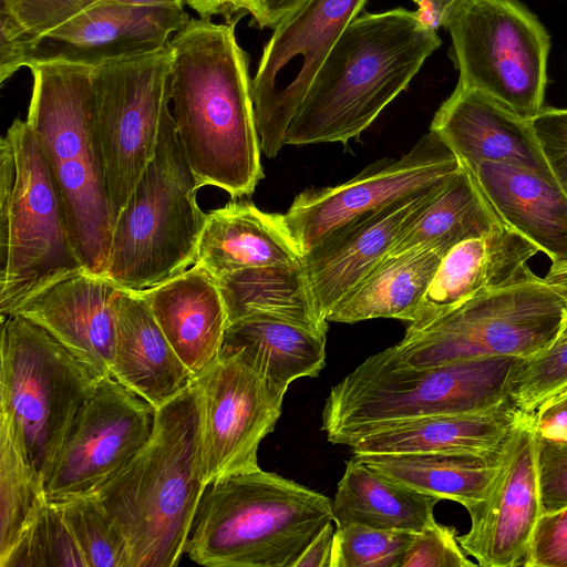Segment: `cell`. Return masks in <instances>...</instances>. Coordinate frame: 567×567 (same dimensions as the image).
Instances as JSON below:
<instances>
[{
  "instance_id": "1",
  "label": "cell",
  "mask_w": 567,
  "mask_h": 567,
  "mask_svg": "<svg viewBox=\"0 0 567 567\" xmlns=\"http://www.w3.org/2000/svg\"><path fill=\"white\" fill-rule=\"evenodd\" d=\"M236 20L189 19L169 41L172 113L192 169L203 186L231 198L264 178L247 53Z\"/></svg>"
},
{
  "instance_id": "2",
  "label": "cell",
  "mask_w": 567,
  "mask_h": 567,
  "mask_svg": "<svg viewBox=\"0 0 567 567\" xmlns=\"http://www.w3.org/2000/svg\"><path fill=\"white\" fill-rule=\"evenodd\" d=\"M441 45L421 11L357 16L342 31L293 115L285 145L358 137Z\"/></svg>"
},
{
  "instance_id": "3",
  "label": "cell",
  "mask_w": 567,
  "mask_h": 567,
  "mask_svg": "<svg viewBox=\"0 0 567 567\" xmlns=\"http://www.w3.org/2000/svg\"><path fill=\"white\" fill-rule=\"evenodd\" d=\"M207 484L194 383L156 409L137 455L94 496L124 536L131 567H173L185 553Z\"/></svg>"
},
{
  "instance_id": "4",
  "label": "cell",
  "mask_w": 567,
  "mask_h": 567,
  "mask_svg": "<svg viewBox=\"0 0 567 567\" xmlns=\"http://www.w3.org/2000/svg\"><path fill=\"white\" fill-rule=\"evenodd\" d=\"M524 361L493 355L413 368L395 361L385 349L331 388L321 430L332 444L351 446L399 421L494 410L512 400Z\"/></svg>"
},
{
  "instance_id": "5",
  "label": "cell",
  "mask_w": 567,
  "mask_h": 567,
  "mask_svg": "<svg viewBox=\"0 0 567 567\" xmlns=\"http://www.w3.org/2000/svg\"><path fill=\"white\" fill-rule=\"evenodd\" d=\"M331 522L329 497L258 468L207 485L185 553L209 567H295Z\"/></svg>"
},
{
  "instance_id": "6",
  "label": "cell",
  "mask_w": 567,
  "mask_h": 567,
  "mask_svg": "<svg viewBox=\"0 0 567 567\" xmlns=\"http://www.w3.org/2000/svg\"><path fill=\"white\" fill-rule=\"evenodd\" d=\"M29 69L27 122L48 161L84 268L105 275L114 217L93 121L92 68L47 63Z\"/></svg>"
},
{
  "instance_id": "7",
  "label": "cell",
  "mask_w": 567,
  "mask_h": 567,
  "mask_svg": "<svg viewBox=\"0 0 567 567\" xmlns=\"http://www.w3.org/2000/svg\"><path fill=\"white\" fill-rule=\"evenodd\" d=\"M200 187L168 109L154 156L115 218L105 276L143 291L192 267L207 216L197 203Z\"/></svg>"
},
{
  "instance_id": "8",
  "label": "cell",
  "mask_w": 567,
  "mask_h": 567,
  "mask_svg": "<svg viewBox=\"0 0 567 567\" xmlns=\"http://www.w3.org/2000/svg\"><path fill=\"white\" fill-rule=\"evenodd\" d=\"M0 261L2 317L51 281L84 268L45 155L21 118L0 141Z\"/></svg>"
},
{
  "instance_id": "9",
  "label": "cell",
  "mask_w": 567,
  "mask_h": 567,
  "mask_svg": "<svg viewBox=\"0 0 567 567\" xmlns=\"http://www.w3.org/2000/svg\"><path fill=\"white\" fill-rule=\"evenodd\" d=\"M563 296L534 272L481 293L388 348L401 364L427 368L482 357L529 359L557 339Z\"/></svg>"
},
{
  "instance_id": "10",
  "label": "cell",
  "mask_w": 567,
  "mask_h": 567,
  "mask_svg": "<svg viewBox=\"0 0 567 567\" xmlns=\"http://www.w3.org/2000/svg\"><path fill=\"white\" fill-rule=\"evenodd\" d=\"M2 318L1 411L45 484L73 419L102 378L40 326L16 313Z\"/></svg>"
},
{
  "instance_id": "11",
  "label": "cell",
  "mask_w": 567,
  "mask_h": 567,
  "mask_svg": "<svg viewBox=\"0 0 567 567\" xmlns=\"http://www.w3.org/2000/svg\"><path fill=\"white\" fill-rule=\"evenodd\" d=\"M458 84L530 120L543 107L550 38L518 0H467L446 28Z\"/></svg>"
},
{
  "instance_id": "12",
  "label": "cell",
  "mask_w": 567,
  "mask_h": 567,
  "mask_svg": "<svg viewBox=\"0 0 567 567\" xmlns=\"http://www.w3.org/2000/svg\"><path fill=\"white\" fill-rule=\"evenodd\" d=\"M169 43L91 70L92 112L114 221L154 156L171 109Z\"/></svg>"
},
{
  "instance_id": "13",
  "label": "cell",
  "mask_w": 567,
  "mask_h": 567,
  "mask_svg": "<svg viewBox=\"0 0 567 567\" xmlns=\"http://www.w3.org/2000/svg\"><path fill=\"white\" fill-rule=\"evenodd\" d=\"M368 0H306L275 28L251 79L261 152L275 157L313 78Z\"/></svg>"
},
{
  "instance_id": "14",
  "label": "cell",
  "mask_w": 567,
  "mask_h": 567,
  "mask_svg": "<svg viewBox=\"0 0 567 567\" xmlns=\"http://www.w3.org/2000/svg\"><path fill=\"white\" fill-rule=\"evenodd\" d=\"M461 166L451 148L430 131L400 158L381 159L336 186L305 189L281 214L282 220L303 256L341 226L443 184Z\"/></svg>"
},
{
  "instance_id": "15",
  "label": "cell",
  "mask_w": 567,
  "mask_h": 567,
  "mask_svg": "<svg viewBox=\"0 0 567 567\" xmlns=\"http://www.w3.org/2000/svg\"><path fill=\"white\" fill-rule=\"evenodd\" d=\"M156 409L113 377H104L73 419L48 481L47 499L94 494L148 442Z\"/></svg>"
},
{
  "instance_id": "16",
  "label": "cell",
  "mask_w": 567,
  "mask_h": 567,
  "mask_svg": "<svg viewBox=\"0 0 567 567\" xmlns=\"http://www.w3.org/2000/svg\"><path fill=\"white\" fill-rule=\"evenodd\" d=\"M193 383L206 484L260 468L258 449L281 415L286 392L238 355H220Z\"/></svg>"
},
{
  "instance_id": "17",
  "label": "cell",
  "mask_w": 567,
  "mask_h": 567,
  "mask_svg": "<svg viewBox=\"0 0 567 567\" xmlns=\"http://www.w3.org/2000/svg\"><path fill=\"white\" fill-rule=\"evenodd\" d=\"M189 18L183 8L99 1L0 62V82L21 68L64 63L95 68L158 51Z\"/></svg>"
},
{
  "instance_id": "18",
  "label": "cell",
  "mask_w": 567,
  "mask_h": 567,
  "mask_svg": "<svg viewBox=\"0 0 567 567\" xmlns=\"http://www.w3.org/2000/svg\"><path fill=\"white\" fill-rule=\"evenodd\" d=\"M471 527L457 536L482 567L523 566L540 516L535 464V427L527 414L496 462L483 498L465 506Z\"/></svg>"
},
{
  "instance_id": "19",
  "label": "cell",
  "mask_w": 567,
  "mask_h": 567,
  "mask_svg": "<svg viewBox=\"0 0 567 567\" xmlns=\"http://www.w3.org/2000/svg\"><path fill=\"white\" fill-rule=\"evenodd\" d=\"M447 182L362 215L303 254V267L322 319L327 320L330 311L390 254L402 231Z\"/></svg>"
},
{
  "instance_id": "20",
  "label": "cell",
  "mask_w": 567,
  "mask_h": 567,
  "mask_svg": "<svg viewBox=\"0 0 567 567\" xmlns=\"http://www.w3.org/2000/svg\"><path fill=\"white\" fill-rule=\"evenodd\" d=\"M121 289L83 268L42 287L12 313L43 328L101 378L112 377Z\"/></svg>"
},
{
  "instance_id": "21",
  "label": "cell",
  "mask_w": 567,
  "mask_h": 567,
  "mask_svg": "<svg viewBox=\"0 0 567 567\" xmlns=\"http://www.w3.org/2000/svg\"><path fill=\"white\" fill-rule=\"evenodd\" d=\"M430 131L470 171L481 162L502 163L529 169L557 185L530 120L477 90L457 83L436 111Z\"/></svg>"
},
{
  "instance_id": "22",
  "label": "cell",
  "mask_w": 567,
  "mask_h": 567,
  "mask_svg": "<svg viewBox=\"0 0 567 567\" xmlns=\"http://www.w3.org/2000/svg\"><path fill=\"white\" fill-rule=\"evenodd\" d=\"M538 251L503 223L461 241L442 258L405 331L420 330L474 297L528 276L527 261Z\"/></svg>"
},
{
  "instance_id": "23",
  "label": "cell",
  "mask_w": 567,
  "mask_h": 567,
  "mask_svg": "<svg viewBox=\"0 0 567 567\" xmlns=\"http://www.w3.org/2000/svg\"><path fill=\"white\" fill-rule=\"evenodd\" d=\"M140 292L194 379L218 360L228 315L217 280L208 271L194 264Z\"/></svg>"
},
{
  "instance_id": "24",
  "label": "cell",
  "mask_w": 567,
  "mask_h": 567,
  "mask_svg": "<svg viewBox=\"0 0 567 567\" xmlns=\"http://www.w3.org/2000/svg\"><path fill=\"white\" fill-rule=\"evenodd\" d=\"M526 415L511 400L482 413L437 414L391 423L350 447L353 454L443 452L495 461Z\"/></svg>"
},
{
  "instance_id": "25",
  "label": "cell",
  "mask_w": 567,
  "mask_h": 567,
  "mask_svg": "<svg viewBox=\"0 0 567 567\" xmlns=\"http://www.w3.org/2000/svg\"><path fill=\"white\" fill-rule=\"evenodd\" d=\"M112 377L155 409L192 385L182 362L140 291L121 289L116 297Z\"/></svg>"
},
{
  "instance_id": "26",
  "label": "cell",
  "mask_w": 567,
  "mask_h": 567,
  "mask_svg": "<svg viewBox=\"0 0 567 567\" xmlns=\"http://www.w3.org/2000/svg\"><path fill=\"white\" fill-rule=\"evenodd\" d=\"M470 172L503 224L537 246L551 265H567V196L557 185L502 163L481 162Z\"/></svg>"
},
{
  "instance_id": "27",
  "label": "cell",
  "mask_w": 567,
  "mask_h": 567,
  "mask_svg": "<svg viewBox=\"0 0 567 567\" xmlns=\"http://www.w3.org/2000/svg\"><path fill=\"white\" fill-rule=\"evenodd\" d=\"M302 258L281 214L233 198L207 213L195 264L218 279L244 269L300 262Z\"/></svg>"
},
{
  "instance_id": "28",
  "label": "cell",
  "mask_w": 567,
  "mask_h": 567,
  "mask_svg": "<svg viewBox=\"0 0 567 567\" xmlns=\"http://www.w3.org/2000/svg\"><path fill=\"white\" fill-rule=\"evenodd\" d=\"M327 333L279 318L251 315L228 323L220 355H238L287 392L300 378H316L326 365Z\"/></svg>"
},
{
  "instance_id": "29",
  "label": "cell",
  "mask_w": 567,
  "mask_h": 567,
  "mask_svg": "<svg viewBox=\"0 0 567 567\" xmlns=\"http://www.w3.org/2000/svg\"><path fill=\"white\" fill-rule=\"evenodd\" d=\"M441 499L399 483L352 456L332 501L337 527L360 524L378 529L419 533L435 522Z\"/></svg>"
},
{
  "instance_id": "30",
  "label": "cell",
  "mask_w": 567,
  "mask_h": 567,
  "mask_svg": "<svg viewBox=\"0 0 567 567\" xmlns=\"http://www.w3.org/2000/svg\"><path fill=\"white\" fill-rule=\"evenodd\" d=\"M443 257L430 248L389 254L330 311L327 321L392 318L411 322Z\"/></svg>"
},
{
  "instance_id": "31",
  "label": "cell",
  "mask_w": 567,
  "mask_h": 567,
  "mask_svg": "<svg viewBox=\"0 0 567 567\" xmlns=\"http://www.w3.org/2000/svg\"><path fill=\"white\" fill-rule=\"evenodd\" d=\"M228 323L262 315L327 333L328 321L319 315L308 277L300 262L239 270L216 279Z\"/></svg>"
},
{
  "instance_id": "32",
  "label": "cell",
  "mask_w": 567,
  "mask_h": 567,
  "mask_svg": "<svg viewBox=\"0 0 567 567\" xmlns=\"http://www.w3.org/2000/svg\"><path fill=\"white\" fill-rule=\"evenodd\" d=\"M502 224L464 165L395 240L390 254L430 248L444 256L455 245Z\"/></svg>"
},
{
  "instance_id": "33",
  "label": "cell",
  "mask_w": 567,
  "mask_h": 567,
  "mask_svg": "<svg viewBox=\"0 0 567 567\" xmlns=\"http://www.w3.org/2000/svg\"><path fill=\"white\" fill-rule=\"evenodd\" d=\"M374 471L416 491L460 503L464 507L483 498L496 462L443 452L353 454Z\"/></svg>"
},
{
  "instance_id": "34",
  "label": "cell",
  "mask_w": 567,
  "mask_h": 567,
  "mask_svg": "<svg viewBox=\"0 0 567 567\" xmlns=\"http://www.w3.org/2000/svg\"><path fill=\"white\" fill-rule=\"evenodd\" d=\"M44 484L14 426L0 413V563L47 502Z\"/></svg>"
},
{
  "instance_id": "35",
  "label": "cell",
  "mask_w": 567,
  "mask_h": 567,
  "mask_svg": "<svg viewBox=\"0 0 567 567\" xmlns=\"http://www.w3.org/2000/svg\"><path fill=\"white\" fill-rule=\"evenodd\" d=\"M86 567L60 506L47 501L0 567Z\"/></svg>"
},
{
  "instance_id": "36",
  "label": "cell",
  "mask_w": 567,
  "mask_h": 567,
  "mask_svg": "<svg viewBox=\"0 0 567 567\" xmlns=\"http://www.w3.org/2000/svg\"><path fill=\"white\" fill-rule=\"evenodd\" d=\"M56 504L86 567H131L124 536L94 496L73 497Z\"/></svg>"
},
{
  "instance_id": "37",
  "label": "cell",
  "mask_w": 567,
  "mask_h": 567,
  "mask_svg": "<svg viewBox=\"0 0 567 567\" xmlns=\"http://www.w3.org/2000/svg\"><path fill=\"white\" fill-rule=\"evenodd\" d=\"M101 0H0V62Z\"/></svg>"
},
{
  "instance_id": "38",
  "label": "cell",
  "mask_w": 567,
  "mask_h": 567,
  "mask_svg": "<svg viewBox=\"0 0 567 567\" xmlns=\"http://www.w3.org/2000/svg\"><path fill=\"white\" fill-rule=\"evenodd\" d=\"M415 534L360 524L337 527L330 567H402Z\"/></svg>"
},
{
  "instance_id": "39",
  "label": "cell",
  "mask_w": 567,
  "mask_h": 567,
  "mask_svg": "<svg viewBox=\"0 0 567 567\" xmlns=\"http://www.w3.org/2000/svg\"><path fill=\"white\" fill-rule=\"evenodd\" d=\"M567 382V337L545 351L525 359L512 390V400L532 414L550 393Z\"/></svg>"
},
{
  "instance_id": "40",
  "label": "cell",
  "mask_w": 567,
  "mask_h": 567,
  "mask_svg": "<svg viewBox=\"0 0 567 567\" xmlns=\"http://www.w3.org/2000/svg\"><path fill=\"white\" fill-rule=\"evenodd\" d=\"M535 464L540 515L567 507V441L544 436L535 430Z\"/></svg>"
},
{
  "instance_id": "41",
  "label": "cell",
  "mask_w": 567,
  "mask_h": 567,
  "mask_svg": "<svg viewBox=\"0 0 567 567\" xmlns=\"http://www.w3.org/2000/svg\"><path fill=\"white\" fill-rule=\"evenodd\" d=\"M461 547L456 529L436 520L416 533L402 567H475Z\"/></svg>"
},
{
  "instance_id": "42",
  "label": "cell",
  "mask_w": 567,
  "mask_h": 567,
  "mask_svg": "<svg viewBox=\"0 0 567 567\" xmlns=\"http://www.w3.org/2000/svg\"><path fill=\"white\" fill-rule=\"evenodd\" d=\"M530 123L544 158L567 196V109L544 106Z\"/></svg>"
},
{
  "instance_id": "43",
  "label": "cell",
  "mask_w": 567,
  "mask_h": 567,
  "mask_svg": "<svg viewBox=\"0 0 567 567\" xmlns=\"http://www.w3.org/2000/svg\"><path fill=\"white\" fill-rule=\"evenodd\" d=\"M523 566L567 567V507L539 516Z\"/></svg>"
},
{
  "instance_id": "44",
  "label": "cell",
  "mask_w": 567,
  "mask_h": 567,
  "mask_svg": "<svg viewBox=\"0 0 567 567\" xmlns=\"http://www.w3.org/2000/svg\"><path fill=\"white\" fill-rule=\"evenodd\" d=\"M306 0H231L227 21L235 13H249L251 23L259 29H274L284 18L301 6Z\"/></svg>"
},
{
  "instance_id": "45",
  "label": "cell",
  "mask_w": 567,
  "mask_h": 567,
  "mask_svg": "<svg viewBox=\"0 0 567 567\" xmlns=\"http://www.w3.org/2000/svg\"><path fill=\"white\" fill-rule=\"evenodd\" d=\"M537 433L567 441V399L540 408L529 414Z\"/></svg>"
},
{
  "instance_id": "46",
  "label": "cell",
  "mask_w": 567,
  "mask_h": 567,
  "mask_svg": "<svg viewBox=\"0 0 567 567\" xmlns=\"http://www.w3.org/2000/svg\"><path fill=\"white\" fill-rule=\"evenodd\" d=\"M334 529L327 524L296 561L295 567H330Z\"/></svg>"
},
{
  "instance_id": "47",
  "label": "cell",
  "mask_w": 567,
  "mask_h": 567,
  "mask_svg": "<svg viewBox=\"0 0 567 567\" xmlns=\"http://www.w3.org/2000/svg\"><path fill=\"white\" fill-rule=\"evenodd\" d=\"M467 0H423L421 7L430 8L431 24L447 28L453 16Z\"/></svg>"
},
{
  "instance_id": "48",
  "label": "cell",
  "mask_w": 567,
  "mask_h": 567,
  "mask_svg": "<svg viewBox=\"0 0 567 567\" xmlns=\"http://www.w3.org/2000/svg\"><path fill=\"white\" fill-rule=\"evenodd\" d=\"M200 18H210L215 14L227 17L231 0H184Z\"/></svg>"
},
{
  "instance_id": "49",
  "label": "cell",
  "mask_w": 567,
  "mask_h": 567,
  "mask_svg": "<svg viewBox=\"0 0 567 567\" xmlns=\"http://www.w3.org/2000/svg\"><path fill=\"white\" fill-rule=\"evenodd\" d=\"M544 278L567 299V265H551Z\"/></svg>"
},
{
  "instance_id": "50",
  "label": "cell",
  "mask_w": 567,
  "mask_h": 567,
  "mask_svg": "<svg viewBox=\"0 0 567 567\" xmlns=\"http://www.w3.org/2000/svg\"><path fill=\"white\" fill-rule=\"evenodd\" d=\"M136 7L184 8V0H101Z\"/></svg>"
},
{
  "instance_id": "51",
  "label": "cell",
  "mask_w": 567,
  "mask_h": 567,
  "mask_svg": "<svg viewBox=\"0 0 567 567\" xmlns=\"http://www.w3.org/2000/svg\"><path fill=\"white\" fill-rule=\"evenodd\" d=\"M565 399H567V382L550 393L548 396H546L534 410V412L540 408L551 405Z\"/></svg>"
},
{
  "instance_id": "52",
  "label": "cell",
  "mask_w": 567,
  "mask_h": 567,
  "mask_svg": "<svg viewBox=\"0 0 567 567\" xmlns=\"http://www.w3.org/2000/svg\"><path fill=\"white\" fill-rule=\"evenodd\" d=\"M565 306H566L565 318H564L563 326H561V329L559 331V334H558L557 339H561V338H566L567 337V299H565Z\"/></svg>"
},
{
  "instance_id": "53",
  "label": "cell",
  "mask_w": 567,
  "mask_h": 567,
  "mask_svg": "<svg viewBox=\"0 0 567 567\" xmlns=\"http://www.w3.org/2000/svg\"><path fill=\"white\" fill-rule=\"evenodd\" d=\"M413 2H415L416 4L421 6L423 0H413Z\"/></svg>"
}]
</instances>
